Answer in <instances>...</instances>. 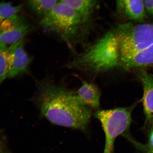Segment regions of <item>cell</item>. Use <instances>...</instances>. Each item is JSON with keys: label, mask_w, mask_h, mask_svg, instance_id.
<instances>
[{"label": "cell", "mask_w": 153, "mask_h": 153, "mask_svg": "<svg viewBox=\"0 0 153 153\" xmlns=\"http://www.w3.org/2000/svg\"><path fill=\"white\" fill-rule=\"evenodd\" d=\"M38 85L34 99L42 116L56 125L85 131L90 122V108L75 94L48 81Z\"/></svg>", "instance_id": "1"}, {"label": "cell", "mask_w": 153, "mask_h": 153, "mask_svg": "<svg viewBox=\"0 0 153 153\" xmlns=\"http://www.w3.org/2000/svg\"><path fill=\"white\" fill-rule=\"evenodd\" d=\"M119 49L116 31H110L73 62L71 66L97 73L119 66Z\"/></svg>", "instance_id": "2"}, {"label": "cell", "mask_w": 153, "mask_h": 153, "mask_svg": "<svg viewBox=\"0 0 153 153\" xmlns=\"http://www.w3.org/2000/svg\"><path fill=\"white\" fill-rule=\"evenodd\" d=\"M85 20L78 11L59 1L43 15L41 24L45 30L59 34L68 41L76 35Z\"/></svg>", "instance_id": "3"}, {"label": "cell", "mask_w": 153, "mask_h": 153, "mask_svg": "<svg viewBox=\"0 0 153 153\" xmlns=\"http://www.w3.org/2000/svg\"><path fill=\"white\" fill-rule=\"evenodd\" d=\"M137 105L135 103L126 108L99 110L95 112L94 116L100 122L105 134L104 153H112L116 139L128 131L132 112Z\"/></svg>", "instance_id": "4"}, {"label": "cell", "mask_w": 153, "mask_h": 153, "mask_svg": "<svg viewBox=\"0 0 153 153\" xmlns=\"http://www.w3.org/2000/svg\"><path fill=\"white\" fill-rule=\"evenodd\" d=\"M120 57L131 55L153 45V24L126 23L116 30Z\"/></svg>", "instance_id": "5"}, {"label": "cell", "mask_w": 153, "mask_h": 153, "mask_svg": "<svg viewBox=\"0 0 153 153\" xmlns=\"http://www.w3.org/2000/svg\"><path fill=\"white\" fill-rule=\"evenodd\" d=\"M22 40L8 47L9 78H14L23 73L30 65V59L25 50Z\"/></svg>", "instance_id": "6"}, {"label": "cell", "mask_w": 153, "mask_h": 153, "mask_svg": "<svg viewBox=\"0 0 153 153\" xmlns=\"http://www.w3.org/2000/svg\"><path fill=\"white\" fill-rule=\"evenodd\" d=\"M137 74L143 87L145 125L151 128L153 126V75L142 69L137 70Z\"/></svg>", "instance_id": "7"}, {"label": "cell", "mask_w": 153, "mask_h": 153, "mask_svg": "<svg viewBox=\"0 0 153 153\" xmlns=\"http://www.w3.org/2000/svg\"><path fill=\"white\" fill-rule=\"evenodd\" d=\"M119 63V66L126 70L153 65V45L133 54L120 57Z\"/></svg>", "instance_id": "8"}, {"label": "cell", "mask_w": 153, "mask_h": 153, "mask_svg": "<svg viewBox=\"0 0 153 153\" xmlns=\"http://www.w3.org/2000/svg\"><path fill=\"white\" fill-rule=\"evenodd\" d=\"M76 94L80 102L85 106L97 108L100 105V91L94 84L82 80L81 87Z\"/></svg>", "instance_id": "9"}, {"label": "cell", "mask_w": 153, "mask_h": 153, "mask_svg": "<svg viewBox=\"0 0 153 153\" xmlns=\"http://www.w3.org/2000/svg\"><path fill=\"white\" fill-rule=\"evenodd\" d=\"M29 28L22 20L14 24L0 30V43L7 45L22 39L27 33Z\"/></svg>", "instance_id": "10"}, {"label": "cell", "mask_w": 153, "mask_h": 153, "mask_svg": "<svg viewBox=\"0 0 153 153\" xmlns=\"http://www.w3.org/2000/svg\"><path fill=\"white\" fill-rule=\"evenodd\" d=\"M123 10L133 20L141 21L146 18L144 0H124Z\"/></svg>", "instance_id": "11"}, {"label": "cell", "mask_w": 153, "mask_h": 153, "mask_svg": "<svg viewBox=\"0 0 153 153\" xmlns=\"http://www.w3.org/2000/svg\"><path fill=\"white\" fill-rule=\"evenodd\" d=\"M59 1L78 11L86 20L93 13L98 0H59Z\"/></svg>", "instance_id": "12"}, {"label": "cell", "mask_w": 153, "mask_h": 153, "mask_svg": "<svg viewBox=\"0 0 153 153\" xmlns=\"http://www.w3.org/2000/svg\"><path fill=\"white\" fill-rule=\"evenodd\" d=\"M22 8L20 5H14L4 1L0 3V27L18 15Z\"/></svg>", "instance_id": "13"}, {"label": "cell", "mask_w": 153, "mask_h": 153, "mask_svg": "<svg viewBox=\"0 0 153 153\" xmlns=\"http://www.w3.org/2000/svg\"><path fill=\"white\" fill-rule=\"evenodd\" d=\"M9 72L8 47L0 43V85L8 76Z\"/></svg>", "instance_id": "14"}, {"label": "cell", "mask_w": 153, "mask_h": 153, "mask_svg": "<svg viewBox=\"0 0 153 153\" xmlns=\"http://www.w3.org/2000/svg\"><path fill=\"white\" fill-rule=\"evenodd\" d=\"M32 8L38 14L43 15L52 9L59 0H28Z\"/></svg>", "instance_id": "15"}, {"label": "cell", "mask_w": 153, "mask_h": 153, "mask_svg": "<svg viewBox=\"0 0 153 153\" xmlns=\"http://www.w3.org/2000/svg\"><path fill=\"white\" fill-rule=\"evenodd\" d=\"M137 148L145 153L153 152V126L150 128L148 135V143L147 145L139 144L133 141Z\"/></svg>", "instance_id": "16"}, {"label": "cell", "mask_w": 153, "mask_h": 153, "mask_svg": "<svg viewBox=\"0 0 153 153\" xmlns=\"http://www.w3.org/2000/svg\"><path fill=\"white\" fill-rule=\"evenodd\" d=\"M144 1L145 10L153 16V0H144Z\"/></svg>", "instance_id": "17"}, {"label": "cell", "mask_w": 153, "mask_h": 153, "mask_svg": "<svg viewBox=\"0 0 153 153\" xmlns=\"http://www.w3.org/2000/svg\"><path fill=\"white\" fill-rule=\"evenodd\" d=\"M124 0H116V9L118 12L123 10Z\"/></svg>", "instance_id": "18"}, {"label": "cell", "mask_w": 153, "mask_h": 153, "mask_svg": "<svg viewBox=\"0 0 153 153\" xmlns=\"http://www.w3.org/2000/svg\"><path fill=\"white\" fill-rule=\"evenodd\" d=\"M147 153H153V152H148Z\"/></svg>", "instance_id": "19"}, {"label": "cell", "mask_w": 153, "mask_h": 153, "mask_svg": "<svg viewBox=\"0 0 153 153\" xmlns=\"http://www.w3.org/2000/svg\"><path fill=\"white\" fill-rule=\"evenodd\" d=\"M0 153H1V149H0Z\"/></svg>", "instance_id": "20"}]
</instances>
